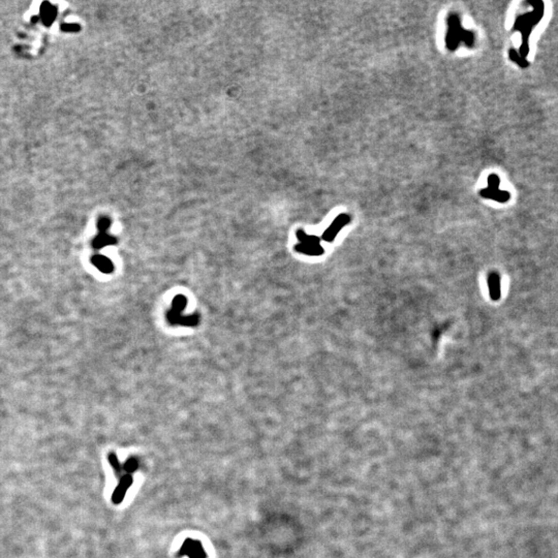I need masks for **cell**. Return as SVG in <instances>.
Returning a JSON list of instances; mask_svg holds the SVG:
<instances>
[{
	"instance_id": "obj_1",
	"label": "cell",
	"mask_w": 558,
	"mask_h": 558,
	"mask_svg": "<svg viewBox=\"0 0 558 558\" xmlns=\"http://www.w3.org/2000/svg\"><path fill=\"white\" fill-rule=\"evenodd\" d=\"M462 34L463 30L460 28V22H459L458 17L457 16H451L449 18V32L447 37V43L450 50L453 51L454 49L457 48L460 36L465 38Z\"/></svg>"
},
{
	"instance_id": "obj_2",
	"label": "cell",
	"mask_w": 558,
	"mask_h": 558,
	"mask_svg": "<svg viewBox=\"0 0 558 558\" xmlns=\"http://www.w3.org/2000/svg\"><path fill=\"white\" fill-rule=\"evenodd\" d=\"M349 219L350 218L348 214H341L338 217H336L333 224L326 229V232L323 235V240L327 242H332L340 229L349 223Z\"/></svg>"
},
{
	"instance_id": "obj_3",
	"label": "cell",
	"mask_w": 558,
	"mask_h": 558,
	"mask_svg": "<svg viewBox=\"0 0 558 558\" xmlns=\"http://www.w3.org/2000/svg\"><path fill=\"white\" fill-rule=\"evenodd\" d=\"M488 286L490 297L493 301H497L500 298V278L495 272L490 273L488 276Z\"/></svg>"
},
{
	"instance_id": "obj_4",
	"label": "cell",
	"mask_w": 558,
	"mask_h": 558,
	"mask_svg": "<svg viewBox=\"0 0 558 558\" xmlns=\"http://www.w3.org/2000/svg\"><path fill=\"white\" fill-rule=\"evenodd\" d=\"M91 262L95 268H97L98 270L102 271L103 273H105V274L112 273L113 270H114L113 262L110 261V259H108L105 256H98L97 254V256L92 257Z\"/></svg>"
},
{
	"instance_id": "obj_5",
	"label": "cell",
	"mask_w": 558,
	"mask_h": 558,
	"mask_svg": "<svg viewBox=\"0 0 558 558\" xmlns=\"http://www.w3.org/2000/svg\"><path fill=\"white\" fill-rule=\"evenodd\" d=\"M131 483H133V479H131V477H129V475H126L125 478L122 479L120 485L118 486V488L116 490H115L114 494H113V502L115 504H119L123 499L128 487L131 485Z\"/></svg>"
},
{
	"instance_id": "obj_6",
	"label": "cell",
	"mask_w": 558,
	"mask_h": 558,
	"mask_svg": "<svg viewBox=\"0 0 558 558\" xmlns=\"http://www.w3.org/2000/svg\"><path fill=\"white\" fill-rule=\"evenodd\" d=\"M296 250L301 252V253H304V254H308V256H321V254L324 253V248L322 247L321 245H314V244H299L296 246Z\"/></svg>"
},
{
	"instance_id": "obj_7",
	"label": "cell",
	"mask_w": 558,
	"mask_h": 558,
	"mask_svg": "<svg viewBox=\"0 0 558 558\" xmlns=\"http://www.w3.org/2000/svg\"><path fill=\"white\" fill-rule=\"evenodd\" d=\"M115 243H116V239H115V238L109 236L106 234V232H101L93 240L92 245L95 249H101L106 245H112Z\"/></svg>"
},
{
	"instance_id": "obj_8",
	"label": "cell",
	"mask_w": 558,
	"mask_h": 558,
	"mask_svg": "<svg viewBox=\"0 0 558 558\" xmlns=\"http://www.w3.org/2000/svg\"><path fill=\"white\" fill-rule=\"evenodd\" d=\"M297 237L298 239L301 241V243L303 244H314V245H319V238L315 237V236H309L307 234H305L303 231H298L297 232Z\"/></svg>"
},
{
	"instance_id": "obj_9",
	"label": "cell",
	"mask_w": 558,
	"mask_h": 558,
	"mask_svg": "<svg viewBox=\"0 0 558 558\" xmlns=\"http://www.w3.org/2000/svg\"><path fill=\"white\" fill-rule=\"evenodd\" d=\"M185 550L186 552L192 555V558H200V555L203 554L201 547L198 546V544H194L192 541H191V545H185Z\"/></svg>"
},
{
	"instance_id": "obj_10",
	"label": "cell",
	"mask_w": 558,
	"mask_h": 558,
	"mask_svg": "<svg viewBox=\"0 0 558 558\" xmlns=\"http://www.w3.org/2000/svg\"><path fill=\"white\" fill-rule=\"evenodd\" d=\"M111 223H110V219L103 217L100 220H98V229H100V232H106L108 231V228L110 227Z\"/></svg>"
},
{
	"instance_id": "obj_11",
	"label": "cell",
	"mask_w": 558,
	"mask_h": 558,
	"mask_svg": "<svg viewBox=\"0 0 558 558\" xmlns=\"http://www.w3.org/2000/svg\"><path fill=\"white\" fill-rule=\"evenodd\" d=\"M136 467H137V461L133 460V459H130V460L125 465V470H127L128 471H134Z\"/></svg>"
},
{
	"instance_id": "obj_12",
	"label": "cell",
	"mask_w": 558,
	"mask_h": 558,
	"mask_svg": "<svg viewBox=\"0 0 558 558\" xmlns=\"http://www.w3.org/2000/svg\"><path fill=\"white\" fill-rule=\"evenodd\" d=\"M63 29L65 30H71V31H75V30H79V26L78 25H73V24H70V25H67V26H63Z\"/></svg>"
}]
</instances>
